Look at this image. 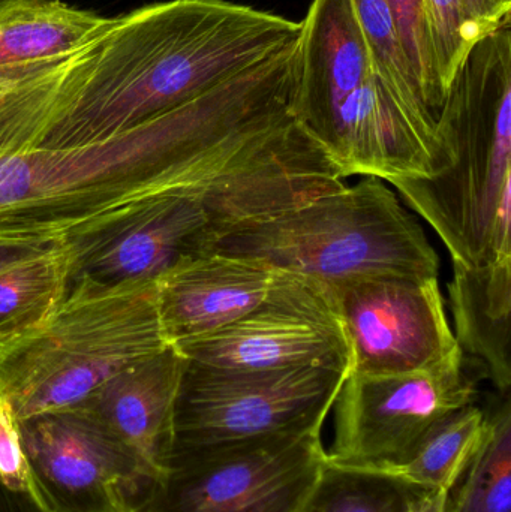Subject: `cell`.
<instances>
[{"label":"cell","instance_id":"6da1fadb","mask_svg":"<svg viewBox=\"0 0 511 512\" xmlns=\"http://www.w3.org/2000/svg\"><path fill=\"white\" fill-rule=\"evenodd\" d=\"M293 45L99 143L0 149V246L74 245L156 198L200 188L291 119Z\"/></svg>","mask_w":511,"mask_h":512},{"label":"cell","instance_id":"7a4b0ae2","mask_svg":"<svg viewBox=\"0 0 511 512\" xmlns=\"http://www.w3.org/2000/svg\"><path fill=\"white\" fill-rule=\"evenodd\" d=\"M300 30L228 0H168L108 18L74 53L0 92V149L108 140L269 59Z\"/></svg>","mask_w":511,"mask_h":512},{"label":"cell","instance_id":"3957f363","mask_svg":"<svg viewBox=\"0 0 511 512\" xmlns=\"http://www.w3.org/2000/svg\"><path fill=\"white\" fill-rule=\"evenodd\" d=\"M300 23L290 114L341 176L392 183L446 170L437 116L375 75L353 0H312Z\"/></svg>","mask_w":511,"mask_h":512},{"label":"cell","instance_id":"277c9868","mask_svg":"<svg viewBox=\"0 0 511 512\" xmlns=\"http://www.w3.org/2000/svg\"><path fill=\"white\" fill-rule=\"evenodd\" d=\"M447 168L395 180L453 262L511 256V17L468 51L437 113Z\"/></svg>","mask_w":511,"mask_h":512},{"label":"cell","instance_id":"5b68a950","mask_svg":"<svg viewBox=\"0 0 511 512\" xmlns=\"http://www.w3.org/2000/svg\"><path fill=\"white\" fill-rule=\"evenodd\" d=\"M167 346L159 279L75 277L41 327L0 348V397L18 421L65 411Z\"/></svg>","mask_w":511,"mask_h":512},{"label":"cell","instance_id":"8992f818","mask_svg":"<svg viewBox=\"0 0 511 512\" xmlns=\"http://www.w3.org/2000/svg\"><path fill=\"white\" fill-rule=\"evenodd\" d=\"M212 252L320 283L440 274L422 225L377 177L246 225Z\"/></svg>","mask_w":511,"mask_h":512},{"label":"cell","instance_id":"52a82bcc","mask_svg":"<svg viewBox=\"0 0 511 512\" xmlns=\"http://www.w3.org/2000/svg\"><path fill=\"white\" fill-rule=\"evenodd\" d=\"M351 369L329 364L248 372L186 360L173 457L243 450L321 432Z\"/></svg>","mask_w":511,"mask_h":512},{"label":"cell","instance_id":"ba28073f","mask_svg":"<svg viewBox=\"0 0 511 512\" xmlns=\"http://www.w3.org/2000/svg\"><path fill=\"white\" fill-rule=\"evenodd\" d=\"M479 378L461 348L420 372H351L332 408L327 465L378 474L407 462L446 418L476 403Z\"/></svg>","mask_w":511,"mask_h":512},{"label":"cell","instance_id":"9c48e42d","mask_svg":"<svg viewBox=\"0 0 511 512\" xmlns=\"http://www.w3.org/2000/svg\"><path fill=\"white\" fill-rule=\"evenodd\" d=\"M327 466L321 432L174 456L140 512H303Z\"/></svg>","mask_w":511,"mask_h":512},{"label":"cell","instance_id":"30bf717a","mask_svg":"<svg viewBox=\"0 0 511 512\" xmlns=\"http://www.w3.org/2000/svg\"><path fill=\"white\" fill-rule=\"evenodd\" d=\"M359 375L420 372L458 351L438 277L369 276L323 283Z\"/></svg>","mask_w":511,"mask_h":512},{"label":"cell","instance_id":"8fae6325","mask_svg":"<svg viewBox=\"0 0 511 512\" xmlns=\"http://www.w3.org/2000/svg\"><path fill=\"white\" fill-rule=\"evenodd\" d=\"M173 346L191 363L213 369L353 367L350 343L323 283L281 271L254 312Z\"/></svg>","mask_w":511,"mask_h":512},{"label":"cell","instance_id":"7c38bea8","mask_svg":"<svg viewBox=\"0 0 511 512\" xmlns=\"http://www.w3.org/2000/svg\"><path fill=\"white\" fill-rule=\"evenodd\" d=\"M20 424L30 501L41 512H140L155 484L75 409Z\"/></svg>","mask_w":511,"mask_h":512},{"label":"cell","instance_id":"4fadbf2b","mask_svg":"<svg viewBox=\"0 0 511 512\" xmlns=\"http://www.w3.org/2000/svg\"><path fill=\"white\" fill-rule=\"evenodd\" d=\"M185 367L186 358L168 345L69 408L126 451L155 487L170 474L174 415Z\"/></svg>","mask_w":511,"mask_h":512},{"label":"cell","instance_id":"5bb4252c","mask_svg":"<svg viewBox=\"0 0 511 512\" xmlns=\"http://www.w3.org/2000/svg\"><path fill=\"white\" fill-rule=\"evenodd\" d=\"M279 271L248 259L207 254L182 262L159 279V316L168 345L204 336L254 312Z\"/></svg>","mask_w":511,"mask_h":512},{"label":"cell","instance_id":"9a60e30c","mask_svg":"<svg viewBox=\"0 0 511 512\" xmlns=\"http://www.w3.org/2000/svg\"><path fill=\"white\" fill-rule=\"evenodd\" d=\"M447 289L465 360L498 394L510 393L511 256L477 267L453 262Z\"/></svg>","mask_w":511,"mask_h":512},{"label":"cell","instance_id":"2e32d148","mask_svg":"<svg viewBox=\"0 0 511 512\" xmlns=\"http://www.w3.org/2000/svg\"><path fill=\"white\" fill-rule=\"evenodd\" d=\"M108 18L59 2L0 15V90L60 62L96 35Z\"/></svg>","mask_w":511,"mask_h":512},{"label":"cell","instance_id":"e0dca14e","mask_svg":"<svg viewBox=\"0 0 511 512\" xmlns=\"http://www.w3.org/2000/svg\"><path fill=\"white\" fill-rule=\"evenodd\" d=\"M74 254L54 246L0 271V348L41 327L72 282Z\"/></svg>","mask_w":511,"mask_h":512},{"label":"cell","instance_id":"ac0fdd59","mask_svg":"<svg viewBox=\"0 0 511 512\" xmlns=\"http://www.w3.org/2000/svg\"><path fill=\"white\" fill-rule=\"evenodd\" d=\"M489 432L488 409L476 403L465 406L446 418L410 460L378 474L417 489L452 492L482 450Z\"/></svg>","mask_w":511,"mask_h":512},{"label":"cell","instance_id":"d6986e66","mask_svg":"<svg viewBox=\"0 0 511 512\" xmlns=\"http://www.w3.org/2000/svg\"><path fill=\"white\" fill-rule=\"evenodd\" d=\"M488 412L491 432L452 490V512H511L510 393H497Z\"/></svg>","mask_w":511,"mask_h":512},{"label":"cell","instance_id":"ffe728a7","mask_svg":"<svg viewBox=\"0 0 511 512\" xmlns=\"http://www.w3.org/2000/svg\"><path fill=\"white\" fill-rule=\"evenodd\" d=\"M423 492L389 475L327 465L303 512H404Z\"/></svg>","mask_w":511,"mask_h":512},{"label":"cell","instance_id":"44dd1931","mask_svg":"<svg viewBox=\"0 0 511 512\" xmlns=\"http://www.w3.org/2000/svg\"><path fill=\"white\" fill-rule=\"evenodd\" d=\"M353 5L375 75L405 104L434 113L408 65L386 0H353Z\"/></svg>","mask_w":511,"mask_h":512},{"label":"cell","instance_id":"7402d4cb","mask_svg":"<svg viewBox=\"0 0 511 512\" xmlns=\"http://www.w3.org/2000/svg\"><path fill=\"white\" fill-rule=\"evenodd\" d=\"M386 3L392 12L408 65L426 102L437 114L443 104L444 93L435 66L425 0H386Z\"/></svg>","mask_w":511,"mask_h":512},{"label":"cell","instance_id":"603a6c76","mask_svg":"<svg viewBox=\"0 0 511 512\" xmlns=\"http://www.w3.org/2000/svg\"><path fill=\"white\" fill-rule=\"evenodd\" d=\"M425 6L435 66L446 96L453 77L474 44L468 36L459 0H425Z\"/></svg>","mask_w":511,"mask_h":512},{"label":"cell","instance_id":"cb8c5ba5","mask_svg":"<svg viewBox=\"0 0 511 512\" xmlns=\"http://www.w3.org/2000/svg\"><path fill=\"white\" fill-rule=\"evenodd\" d=\"M0 487L30 496V474L20 424L9 403L0 397Z\"/></svg>","mask_w":511,"mask_h":512},{"label":"cell","instance_id":"d4e9b609","mask_svg":"<svg viewBox=\"0 0 511 512\" xmlns=\"http://www.w3.org/2000/svg\"><path fill=\"white\" fill-rule=\"evenodd\" d=\"M459 6L473 44L511 17V0H459Z\"/></svg>","mask_w":511,"mask_h":512},{"label":"cell","instance_id":"484cf974","mask_svg":"<svg viewBox=\"0 0 511 512\" xmlns=\"http://www.w3.org/2000/svg\"><path fill=\"white\" fill-rule=\"evenodd\" d=\"M404 512H452V492L425 490Z\"/></svg>","mask_w":511,"mask_h":512},{"label":"cell","instance_id":"4316f807","mask_svg":"<svg viewBox=\"0 0 511 512\" xmlns=\"http://www.w3.org/2000/svg\"><path fill=\"white\" fill-rule=\"evenodd\" d=\"M50 248H23V246H0V271L23 261L27 256L38 254Z\"/></svg>","mask_w":511,"mask_h":512},{"label":"cell","instance_id":"83f0119b","mask_svg":"<svg viewBox=\"0 0 511 512\" xmlns=\"http://www.w3.org/2000/svg\"><path fill=\"white\" fill-rule=\"evenodd\" d=\"M59 2V0H0V15L20 8V6L36 5V3Z\"/></svg>","mask_w":511,"mask_h":512}]
</instances>
